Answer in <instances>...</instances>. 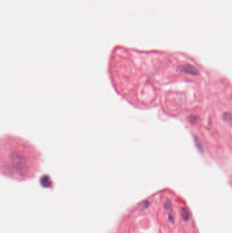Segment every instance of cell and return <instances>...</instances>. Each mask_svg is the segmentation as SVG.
Masks as SVG:
<instances>
[{"label":"cell","instance_id":"cell-1","mask_svg":"<svg viewBox=\"0 0 232 233\" xmlns=\"http://www.w3.org/2000/svg\"><path fill=\"white\" fill-rule=\"evenodd\" d=\"M42 160V153L25 138L10 134L1 138V171L5 176L31 178L40 170Z\"/></svg>","mask_w":232,"mask_h":233},{"label":"cell","instance_id":"cell-2","mask_svg":"<svg viewBox=\"0 0 232 233\" xmlns=\"http://www.w3.org/2000/svg\"><path fill=\"white\" fill-rule=\"evenodd\" d=\"M178 70L181 72H183V73L193 75V76H197V75L199 74V70H198L197 68L190 64H183L178 65Z\"/></svg>","mask_w":232,"mask_h":233},{"label":"cell","instance_id":"cell-3","mask_svg":"<svg viewBox=\"0 0 232 233\" xmlns=\"http://www.w3.org/2000/svg\"><path fill=\"white\" fill-rule=\"evenodd\" d=\"M194 140H195V145H196V147L197 148V149L199 150V151L201 152H203V151H204V147H203V145H202V142L201 141V140L199 139V138H198L197 137H196V136H195L194 137Z\"/></svg>","mask_w":232,"mask_h":233},{"label":"cell","instance_id":"cell-4","mask_svg":"<svg viewBox=\"0 0 232 233\" xmlns=\"http://www.w3.org/2000/svg\"><path fill=\"white\" fill-rule=\"evenodd\" d=\"M182 216L184 220L187 221L189 218V212H188V209L186 207H184L182 209Z\"/></svg>","mask_w":232,"mask_h":233},{"label":"cell","instance_id":"cell-5","mask_svg":"<svg viewBox=\"0 0 232 233\" xmlns=\"http://www.w3.org/2000/svg\"><path fill=\"white\" fill-rule=\"evenodd\" d=\"M41 183H42V185L47 188V187L50 186V181L49 180V178L48 177H42V180H41Z\"/></svg>","mask_w":232,"mask_h":233},{"label":"cell","instance_id":"cell-6","mask_svg":"<svg viewBox=\"0 0 232 233\" xmlns=\"http://www.w3.org/2000/svg\"><path fill=\"white\" fill-rule=\"evenodd\" d=\"M223 118L226 121H228V122H231L232 123V116H231V115L230 113H224Z\"/></svg>","mask_w":232,"mask_h":233},{"label":"cell","instance_id":"cell-7","mask_svg":"<svg viewBox=\"0 0 232 233\" xmlns=\"http://www.w3.org/2000/svg\"><path fill=\"white\" fill-rule=\"evenodd\" d=\"M199 119L197 116H190L189 117V121L191 123H195Z\"/></svg>","mask_w":232,"mask_h":233}]
</instances>
